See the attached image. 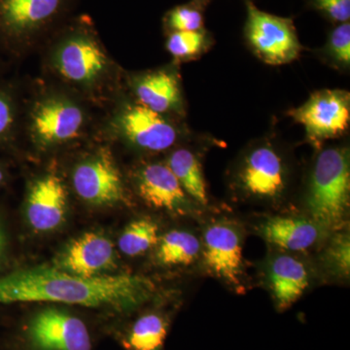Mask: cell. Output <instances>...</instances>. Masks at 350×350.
I'll list each match as a JSON object with an SVG mask.
<instances>
[{
	"label": "cell",
	"instance_id": "obj_1",
	"mask_svg": "<svg viewBox=\"0 0 350 350\" xmlns=\"http://www.w3.org/2000/svg\"><path fill=\"white\" fill-rule=\"evenodd\" d=\"M150 278L138 275L85 278L56 267L19 269L0 278V304L62 303L131 312L151 300Z\"/></svg>",
	"mask_w": 350,
	"mask_h": 350
},
{
	"label": "cell",
	"instance_id": "obj_2",
	"mask_svg": "<svg viewBox=\"0 0 350 350\" xmlns=\"http://www.w3.org/2000/svg\"><path fill=\"white\" fill-rule=\"evenodd\" d=\"M350 165L347 148L325 149L313 167L306 206L321 230L337 229L349 209Z\"/></svg>",
	"mask_w": 350,
	"mask_h": 350
},
{
	"label": "cell",
	"instance_id": "obj_3",
	"mask_svg": "<svg viewBox=\"0 0 350 350\" xmlns=\"http://www.w3.org/2000/svg\"><path fill=\"white\" fill-rule=\"evenodd\" d=\"M54 66L66 82L90 89L105 79L109 59L88 20H76L62 33Z\"/></svg>",
	"mask_w": 350,
	"mask_h": 350
},
{
	"label": "cell",
	"instance_id": "obj_4",
	"mask_svg": "<svg viewBox=\"0 0 350 350\" xmlns=\"http://www.w3.org/2000/svg\"><path fill=\"white\" fill-rule=\"evenodd\" d=\"M246 7L245 36L258 56L273 66L296 59L301 44L293 22L260 10L250 0H246Z\"/></svg>",
	"mask_w": 350,
	"mask_h": 350
},
{
	"label": "cell",
	"instance_id": "obj_5",
	"mask_svg": "<svg viewBox=\"0 0 350 350\" xmlns=\"http://www.w3.org/2000/svg\"><path fill=\"white\" fill-rule=\"evenodd\" d=\"M72 0H0V31L33 41L68 15Z\"/></svg>",
	"mask_w": 350,
	"mask_h": 350
},
{
	"label": "cell",
	"instance_id": "obj_6",
	"mask_svg": "<svg viewBox=\"0 0 350 350\" xmlns=\"http://www.w3.org/2000/svg\"><path fill=\"white\" fill-rule=\"evenodd\" d=\"M290 116L305 128L314 142L340 137L350 120V96L342 90H323L310 96L301 107L290 110Z\"/></svg>",
	"mask_w": 350,
	"mask_h": 350
},
{
	"label": "cell",
	"instance_id": "obj_7",
	"mask_svg": "<svg viewBox=\"0 0 350 350\" xmlns=\"http://www.w3.org/2000/svg\"><path fill=\"white\" fill-rule=\"evenodd\" d=\"M75 192L94 206H113L124 200V186L112 157L107 151L83 161L73 172Z\"/></svg>",
	"mask_w": 350,
	"mask_h": 350
},
{
	"label": "cell",
	"instance_id": "obj_8",
	"mask_svg": "<svg viewBox=\"0 0 350 350\" xmlns=\"http://www.w3.org/2000/svg\"><path fill=\"white\" fill-rule=\"evenodd\" d=\"M29 338L38 350H91L89 331L78 317L59 310L39 312L29 326Z\"/></svg>",
	"mask_w": 350,
	"mask_h": 350
},
{
	"label": "cell",
	"instance_id": "obj_9",
	"mask_svg": "<svg viewBox=\"0 0 350 350\" xmlns=\"http://www.w3.org/2000/svg\"><path fill=\"white\" fill-rule=\"evenodd\" d=\"M202 257L206 268L232 286L241 285L243 238L236 226L227 222L209 225L204 232Z\"/></svg>",
	"mask_w": 350,
	"mask_h": 350
},
{
	"label": "cell",
	"instance_id": "obj_10",
	"mask_svg": "<svg viewBox=\"0 0 350 350\" xmlns=\"http://www.w3.org/2000/svg\"><path fill=\"white\" fill-rule=\"evenodd\" d=\"M287 172L282 157L269 145L252 149L239 172L241 190L253 199L275 200L286 188Z\"/></svg>",
	"mask_w": 350,
	"mask_h": 350
},
{
	"label": "cell",
	"instance_id": "obj_11",
	"mask_svg": "<svg viewBox=\"0 0 350 350\" xmlns=\"http://www.w3.org/2000/svg\"><path fill=\"white\" fill-rule=\"evenodd\" d=\"M84 126V113L72 101L48 98L39 103L32 115L31 128L39 144L50 146L75 139Z\"/></svg>",
	"mask_w": 350,
	"mask_h": 350
},
{
	"label": "cell",
	"instance_id": "obj_12",
	"mask_svg": "<svg viewBox=\"0 0 350 350\" xmlns=\"http://www.w3.org/2000/svg\"><path fill=\"white\" fill-rule=\"evenodd\" d=\"M137 190L147 204L176 215L194 213L195 202L189 198L167 165L150 163L138 172Z\"/></svg>",
	"mask_w": 350,
	"mask_h": 350
},
{
	"label": "cell",
	"instance_id": "obj_13",
	"mask_svg": "<svg viewBox=\"0 0 350 350\" xmlns=\"http://www.w3.org/2000/svg\"><path fill=\"white\" fill-rule=\"evenodd\" d=\"M55 267L71 275L96 278L114 268V247L107 237L98 232H86L57 257Z\"/></svg>",
	"mask_w": 350,
	"mask_h": 350
},
{
	"label": "cell",
	"instance_id": "obj_14",
	"mask_svg": "<svg viewBox=\"0 0 350 350\" xmlns=\"http://www.w3.org/2000/svg\"><path fill=\"white\" fill-rule=\"evenodd\" d=\"M119 126L126 139L144 150H167L177 139V131L172 123L142 105L126 107L120 115Z\"/></svg>",
	"mask_w": 350,
	"mask_h": 350
},
{
	"label": "cell",
	"instance_id": "obj_15",
	"mask_svg": "<svg viewBox=\"0 0 350 350\" xmlns=\"http://www.w3.org/2000/svg\"><path fill=\"white\" fill-rule=\"evenodd\" d=\"M68 193L56 175L48 174L38 179L27 200V217L29 225L38 232L57 229L66 217Z\"/></svg>",
	"mask_w": 350,
	"mask_h": 350
},
{
	"label": "cell",
	"instance_id": "obj_16",
	"mask_svg": "<svg viewBox=\"0 0 350 350\" xmlns=\"http://www.w3.org/2000/svg\"><path fill=\"white\" fill-rule=\"evenodd\" d=\"M269 289L278 310H285L296 303L310 284L306 265L291 255L273 257L268 266Z\"/></svg>",
	"mask_w": 350,
	"mask_h": 350
},
{
	"label": "cell",
	"instance_id": "obj_17",
	"mask_svg": "<svg viewBox=\"0 0 350 350\" xmlns=\"http://www.w3.org/2000/svg\"><path fill=\"white\" fill-rule=\"evenodd\" d=\"M322 230L312 219L275 216L267 219L259 227L262 238L275 247L288 251H303L319 239Z\"/></svg>",
	"mask_w": 350,
	"mask_h": 350
},
{
	"label": "cell",
	"instance_id": "obj_18",
	"mask_svg": "<svg viewBox=\"0 0 350 350\" xmlns=\"http://www.w3.org/2000/svg\"><path fill=\"white\" fill-rule=\"evenodd\" d=\"M135 94L140 105L160 114L178 109L181 105L178 80L169 71L142 76L135 84Z\"/></svg>",
	"mask_w": 350,
	"mask_h": 350
},
{
	"label": "cell",
	"instance_id": "obj_19",
	"mask_svg": "<svg viewBox=\"0 0 350 350\" xmlns=\"http://www.w3.org/2000/svg\"><path fill=\"white\" fill-rule=\"evenodd\" d=\"M167 165L189 198L195 204L206 206L208 204L206 181L197 156L188 149H177L170 156Z\"/></svg>",
	"mask_w": 350,
	"mask_h": 350
},
{
	"label": "cell",
	"instance_id": "obj_20",
	"mask_svg": "<svg viewBox=\"0 0 350 350\" xmlns=\"http://www.w3.org/2000/svg\"><path fill=\"white\" fill-rule=\"evenodd\" d=\"M202 252V243L193 232L172 230L159 239L156 258L165 267L190 266Z\"/></svg>",
	"mask_w": 350,
	"mask_h": 350
},
{
	"label": "cell",
	"instance_id": "obj_21",
	"mask_svg": "<svg viewBox=\"0 0 350 350\" xmlns=\"http://www.w3.org/2000/svg\"><path fill=\"white\" fill-rule=\"evenodd\" d=\"M169 320L158 312H149L135 320L125 340L129 350H163Z\"/></svg>",
	"mask_w": 350,
	"mask_h": 350
},
{
	"label": "cell",
	"instance_id": "obj_22",
	"mask_svg": "<svg viewBox=\"0 0 350 350\" xmlns=\"http://www.w3.org/2000/svg\"><path fill=\"white\" fill-rule=\"evenodd\" d=\"M159 226L149 218H140L126 226L119 239V248L128 256L144 254L159 243Z\"/></svg>",
	"mask_w": 350,
	"mask_h": 350
},
{
	"label": "cell",
	"instance_id": "obj_23",
	"mask_svg": "<svg viewBox=\"0 0 350 350\" xmlns=\"http://www.w3.org/2000/svg\"><path fill=\"white\" fill-rule=\"evenodd\" d=\"M327 273L340 280L350 275V239L347 232H338L332 238L321 256Z\"/></svg>",
	"mask_w": 350,
	"mask_h": 350
},
{
	"label": "cell",
	"instance_id": "obj_24",
	"mask_svg": "<svg viewBox=\"0 0 350 350\" xmlns=\"http://www.w3.org/2000/svg\"><path fill=\"white\" fill-rule=\"evenodd\" d=\"M206 47V36L202 31H172L167 41V50L177 59L199 56Z\"/></svg>",
	"mask_w": 350,
	"mask_h": 350
},
{
	"label": "cell",
	"instance_id": "obj_25",
	"mask_svg": "<svg viewBox=\"0 0 350 350\" xmlns=\"http://www.w3.org/2000/svg\"><path fill=\"white\" fill-rule=\"evenodd\" d=\"M165 25L172 31H202L204 18L200 11L190 5L174 7L165 15Z\"/></svg>",
	"mask_w": 350,
	"mask_h": 350
},
{
	"label": "cell",
	"instance_id": "obj_26",
	"mask_svg": "<svg viewBox=\"0 0 350 350\" xmlns=\"http://www.w3.org/2000/svg\"><path fill=\"white\" fill-rule=\"evenodd\" d=\"M329 52L338 64H350V24L342 23L332 31L329 39Z\"/></svg>",
	"mask_w": 350,
	"mask_h": 350
},
{
	"label": "cell",
	"instance_id": "obj_27",
	"mask_svg": "<svg viewBox=\"0 0 350 350\" xmlns=\"http://www.w3.org/2000/svg\"><path fill=\"white\" fill-rule=\"evenodd\" d=\"M320 10L336 22H349L350 0H313Z\"/></svg>",
	"mask_w": 350,
	"mask_h": 350
},
{
	"label": "cell",
	"instance_id": "obj_28",
	"mask_svg": "<svg viewBox=\"0 0 350 350\" xmlns=\"http://www.w3.org/2000/svg\"><path fill=\"white\" fill-rule=\"evenodd\" d=\"M13 109L7 98L0 96V135L5 133L13 124Z\"/></svg>",
	"mask_w": 350,
	"mask_h": 350
},
{
	"label": "cell",
	"instance_id": "obj_29",
	"mask_svg": "<svg viewBox=\"0 0 350 350\" xmlns=\"http://www.w3.org/2000/svg\"><path fill=\"white\" fill-rule=\"evenodd\" d=\"M4 250H5V236H4V232L0 228V260H1Z\"/></svg>",
	"mask_w": 350,
	"mask_h": 350
},
{
	"label": "cell",
	"instance_id": "obj_30",
	"mask_svg": "<svg viewBox=\"0 0 350 350\" xmlns=\"http://www.w3.org/2000/svg\"><path fill=\"white\" fill-rule=\"evenodd\" d=\"M2 179H3V174H2V172L0 170V183H1Z\"/></svg>",
	"mask_w": 350,
	"mask_h": 350
}]
</instances>
